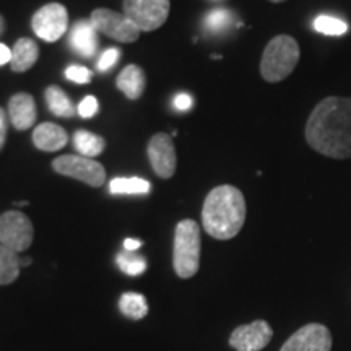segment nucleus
Wrapping results in <instances>:
<instances>
[{
    "label": "nucleus",
    "instance_id": "nucleus-12",
    "mask_svg": "<svg viewBox=\"0 0 351 351\" xmlns=\"http://www.w3.org/2000/svg\"><path fill=\"white\" fill-rule=\"evenodd\" d=\"M148 158L155 173L163 179L173 178L178 165L173 138L166 134H156L148 143Z\"/></svg>",
    "mask_w": 351,
    "mask_h": 351
},
{
    "label": "nucleus",
    "instance_id": "nucleus-25",
    "mask_svg": "<svg viewBox=\"0 0 351 351\" xmlns=\"http://www.w3.org/2000/svg\"><path fill=\"white\" fill-rule=\"evenodd\" d=\"M116 262H117V267H119L125 275H130V276H138L147 270V261H145V257L137 256V254L134 252L125 251L122 254H117Z\"/></svg>",
    "mask_w": 351,
    "mask_h": 351
},
{
    "label": "nucleus",
    "instance_id": "nucleus-26",
    "mask_svg": "<svg viewBox=\"0 0 351 351\" xmlns=\"http://www.w3.org/2000/svg\"><path fill=\"white\" fill-rule=\"evenodd\" d=\"M93 73L90 72L86 67H82V65H70L65 70V78L73 83H78V85H83V83H90Z\"/></svg>",
    "mask_w": 351,
    "mask_h": 351
},
{
    "label": "nucleus",
    "instance_id": "nucleus-21",
    "mask_svg": "<svg viewBox=\"0 0 351 351\" xmlns=\"http://www.w3.org/2000/svg\"><path fill=\"white\" fill-rule=\"evenodd\" d=\"M21 270L19 254L0 244V285H10L19 278Z\"/></svg>",
    "mask_w": 351,
    "mask_h": 351
},
{
    "label": "nucleus",
    "instance_id": "nucleus-15",
    "mask_svg": "<svg viewBox=\"0 0 351 351\" xmlns=\"http://www.w3.org/2000/svg\"><path fill=\"white\" fill-rule=\"evenodd\" d=\"M70 46L82 57L95 56L98 49V32L90 20H80L70 32Z\"/></svg>",
    "mask_w": 351,
    "mask_h": 351
},
{
    "label": "nucleus",
    "instance_id": "nucleus-31",
    "mask_svg": "<svg viewBox=\"0 0 351 351\" xmlns=\"http://www.w3.org/2000/svg\"><path fill=\"white\" fill-rule=\"evenodd\" d=\"M8 62H12V49L0 43V67Z\"/></svg>",
    "mask_w": 351,
    "mask_h": 351
},
{
    "label": "nucleus",
    "instance_id": "nucleus-9",
    "mask_svg": "<svg viewBox=\"0 0 351 351\" xmlns=\"http://www.w3.org/2000/svg\"><path fill=\"white\" fill-rule=\"evenodd\" d=\"M32 28L38 38L56 43L69 28V12L62 3H47L39 8L32 19Z\"/></svg>",
    "mask_w": 351,
    "mask_h": 351
},
{
    "label": "nucleus",
    "instance_id": "nucleus-7",
    "mask_svg": "<svg viewBox=\"0 0 351 351\" xmlns=\"http://www.w3.org/2000/svg\"><path fill=\"white\" fill-rule=\"evenodd\" d=\"M91 25L98 33L119 43H134L140 38L138 26L124 13H117L109 8H96L90 16Z\"/></svg>",
    "mask_w": 351,
    "mask_h": 351
},
{
    "label": "nucleus",
    "instance_id": "nucleus-36",
    "mask_svg": "<svg viewBox=\"0 0 351 351\" xmlns=\"http://www.w3.org/2000/svg\"><path fill=\"white\" fill-rule=\"evenodd\" d=\"M270 2H275V3H280V2H285V0H270Z\"/></svg>",
    "mask_w": 351,
    "mask_h": 351
},
{
    "label": "nucleus",
    "instance_id": "nucleus-35",
    "mask_svg": "<svg viewBox=\"0 0 351 351\" xmlns=\"http://www.w3.org/2000/svg\"><path fill=\"white\" fill-rule=\"evenodd\" d=\"M15 205H19V207H26V205H28V202H16Z\"/></svg>",
    "mask_w": 351,
    "mask_h": 351
},
{
    "label": "nucleus",
    "instance_id": "nucleus-27",
    "mask_svg": "<svg viewBox=\"0 0 351 351\" xmlns=\"http://www.w3.org/2000/svg\"><path fill=\"white\" fill-rule=\"evenodd\" d=\"M119 57H121V51L116 49V47H111V49L104 51L103 54H101L98 64H96V69L103 73L108 72V70H111L114 65L117 64Z\"/></svg>",
    "mask_w": 351,
    "mask_h": 351
},
{
    "label": "nucleus",
    "instance_id": "nucleus-24",
    "mask_svg": "<svg viewBox=\"0 0 351 351\" xmlns=\"http://www.w3.org/2000/svg\"><path fill=\"white\" fill-rule=\"evenodd\" d=\"M314 29L326 36H343L348 32V25L343 20L330 15H320L314 20Z\"/></svg>",
    "mask_w": 351,
    "mask_h": 351
},
{
    "label": "nucleus",
    "instance_id": "nucleus-16",
    "mask_svg": "<svg viewBox=\"0 0 351 351\" xmlns=\"http://www.w3.org/2000/svg\"><path fill=\"white\" fill-rule=\"evenodd\" d=\"M116 85L129 99H138L143 95L145 85H147L143 69L135 64L127 65L117 77Z\"/></svg>",
    "mask_w": 351,
    "mask_h": 351
},
{
    "label": "nucleus",
    "instance_id": "nucleus-20",
    "mask_svg": "<svg viewBox=\"0 0 351 351\" xmlns=\"http://www.w3.org/2000/svg\"><path fill=\"white\" fill-rule=\"evenodd\" d=\"M234 25V15L228 8H213L204 16V29L208 34L226 33Z\"/></svg>",
    "mask_w": 351,
    "mask_h": 351
},
{
    "label": "nucleus",
    "instance_id": "nucleus-32",
    "mask_svg": "<svg viewBox=\"0 0 351 351\" xmlns=\"http://www.w3.org/2000/svg\"><path fill=\"white\" fill-rule=\"evenodd\" d=\"M142 241L140 239H132V238H127L125 241H124V249L127 252H135L137 251V249H140L142 247Z\"/></svg>",
    "mask_w": 351,
    "mask_h": 351
},
{
    "label": "nucleus",
    "instance_id": "nucleus-5",
    "mask_svg": "<svg viewBox=\"0 0 351 351\" xmlns=\"http://www.w3.org/2000/svg\"><path fill=\"white\" fill-rule=\"evenodd\" d=\"M56 173L78 179L91 187H101L106 182V169L98 161L82 155H62L52 161Z\"/></svg>",
    "mask_w": 351,
    "mask_h": 351
},
{
    "label": "nucleus",
    "instance_id": "nucleus-33",
    "mask_svg": "<svg viewBox=\"0 0 351 351\" xmlns=\"http://www.w3.org/2000/svg\"><path fill=\"white\" fill-rule=\"evenodd\" d=\"M32 258L29 257H25V258H20V265H21V269H23V267H28V265H32Z\"/></svg>",
    "mask_w": 351,
    "mask_h": 351
},
{
    "label": "nucleus",
    "instance_id": "nucleus-28",
    "mask_svg": "<svg viewBox=\"0 0 351 351\" xmlns=\"http://www.w3.org/2000/svg\"><path fill=\"white\" fill-rule=\"evenodd\" d=\"M98 99H96L95 96H86V98H83L82 103L78 104V114H80L83 119H90V117H93L96 111H98Z\"/></svg>",
    "mask_w": 351,
    "mask_h": 351
},
{
    "label": "nucleus",
    "instance_id": "nucleus-3",
    "mask_svg": "<svg viewBox=\"0 0 351 351\" xmlns=\"http://www.w3.org/2000/svg\"><path fill=\"white\" fill-rule=\"evenodd\" d=\"M300 44L288 34L271 39L263 49L261 60V75L263 80L276 83L288 78L300 62Z\"/></svg>",
    "mask_w": 351,
    "mask_h": 351
},
{
    "label": "nucleus",
    "instance_id": "nucleus-8",
    "mask_svg": "<svg viewBox=\"0 0 351 351\" xmlns=\"http://www.w3.org/2000/svg\"><path fill=\"white\" fill-rule=\"evenodd\" d=\"M124 15L140 32H155L169 15V0H124Z\"/></svg>",
    "mask_w": 351,
    "mask_h": 351
},
{
    "label": "nucleus",
    "instance_id": "nucleus-19",
    "mask_svg": "<svg viewBox=\"0 0 351 351\" xmlns=\"http://www.w3.org/2000/svg\"><path fill=\"white\" fill-rule=\"evenodd\" d=\"M44 98H46V104L49 108V111L57 117H72L75 114V109H73V104L67 93L59 86H49L44 93Z\"/></svg>",
    "mask_w": 351,
    "mask_h": 351
},
{
    "label": "nucleus",
    "instance_id": "nucleus-11",
    "mask_svg": "<svg viewBox=\"0 0 351 351\" xmlns=\"http://www.w3.org/2000/svg\"><path fill=\"white\" fill-rule=\"evenodd\" d=\"M274 330L265 320H256L234 328L230 337V345L236 351H261L270 343Z\"/></svg>",
    "mask_w": 351,
    "mask_h": 351
},
{
    "label": "nucleus",
    "instance_id": "nucleus-6",
    "mask_svg": "<svg viewBox=\"0 0 351 351\" xmlns=\"http://www.w3.org/2000/svg\"><path fill=\"white\" fill-rule=\"evenodd\" d=\"M33 238V223L25 213L10 210L0 215V244L20 254L32 245Z\"/></svg>",
    "mask_w": 351,
    "mask_h": 351
},
{
    "label": "nucleus",
    "instance_id": "nucleus-17",
    "mask_svg": "<svg viewBox=\"0 0 351 351\" xmlns=\"http://www.w3.org/2000/svg\"><path fill=\"white\" fill-rule=\"evenodd\" d=\"M39 57L38 44L29 38H21L12 47V62L10 67L13 72L23 73L36 64Z\"/></svg>",
    "mask_w": 351,
    "mask_h": 351
},
{
    "label": "nucleus",
    "instance_id": "nucleus-14",
    "mask_svg": "<svg viewBox=\"0 0 351 351\" xmlns=\"http://www.w3.org/2000/svg\"><path fill=\"white\" fill-rule=\"evenodd\" d=\"M69 142V135L65 129L54 122H43L36 125L33 132V143L41 152H59Z\"/></svg>",
    "mask_w": 351,
    "mask_h": 351
},
{
    "label": "nucleus",
    "instance_id": "nucleus-23",
    "mask_svg": "<svg viewBox=\"0 0 351 351\" xmlns=\"http://www.w3.org/2000/svg\"><path fill=\"white\" fill-rule=\"evenodd\" d=\"M119 309L127 319L140 320L148 314V304L140 293H124L119 300Z\"/></svg>",
    "mask_w": 351,
    "mask_h": 351
},
{
    "label": "nucleus",
    "instance_id": "nucleus-22",
    "mask_svg": "<svg viewBox=\"0 0 351 351\" xmlns=\"http://www.w3.org/2000/svg\"><path fill=\"white\" fill-rule=\"evenodd\" d=\"M109 191L114 195L148 194L152 191V184L142 178H116L109 184Z\"/></svg>",
    "mask_w": 351,
    "mask_h": 351
},
{
    "label": "nucleus",
    "instance_id": "nucleus-10",
    "mask_svg": "<svg viewBox=\"0 0 351 351\" xmlns=\"http://www.w3.org/2000/svg\"><path fill=\"white\" fill-rule=\"evenodd\" d=\"M332 333L322 324H307L285 341L280 351H330Z\"/></svg>",
    "mask_w": 351,
    "mask_h": 351
},
{
    "label": "nucleus",
    "instance_id": "nucleus-34",
    "mask_svg": "<svg viewBox=\"0 0 351 351\" xmlns=\"http://www.w3.org/2000/svg\"><path fill=\"white\" fill-rule=\"evenodd\" d=\"M3 32H5V20H3V16L0 15V36H2Z\"/></svg>",
    "mask_w": 351,
    "mask_h": 351
},
{
    "label": "nucleus",
    "instance_id": "nucleus-18",
    "mask_svg": "<svg viewBox=\"0 0 351 351\" xmlns=\"http://www.w3.org/2000/svg\"><path fill=\"white\" fill-rule=\"evenodd\" d=\"M73 147L82 156L95 158L101 155L106 148V142L103 137L88 130H77L73 134Z\"/></svg>",
    "mask_w": 351,
    "mask_h": 351
},
{
    "label": "nucleus",
    "instance_id": "nucleus-30",
    "mask_svg": "<svg viewBox=\"0 0 351 351\" xmlns=\"http://www.w3.org/2000/svg\"><path fill=\"white\" fill-rule=\"evenodd\" d=\"M7 132H8V116L5 109L0 108V150H2L3 145H5Z\"/></svg>",
    "mask_w": 351,
    "mask_h": 351
},
{
    "label": "nucleus",
    "instance_id": "nucleus-13",
    "mask_svg": "<svg viewBox=\"0 0 351 351\" xmlns=\"http://www.w3.org/2000/svg\"><path fill=\"white\" fill-rule=\"evenodd\" d=\"M8 119L16 130H28L38 119L34 98L28 93H16L8 101Z\"/></svg>",
    "mask_w": 351,
    "mask_h": 351
},
{
    "label": "nucleus",
    "instance_id": "nucleus-29",
    "mask_svg": "<svg viewBox=\"0 0 351 351\" xmlns=\"http://www.w3.org/2000/svg\"><path fill=\"white\" fill-rule=\"evenodd\" d=\"M192 106H194V99H192L191 95L179 93L174 98V108L178 109V111H189Z\"/></svg>",
    "mask_w": 351,
    "mask_h": 351
},
{
    "label": "nucleus",
    "instance_id": "nucleus-2",
    "mask_svg": "<svg viewBox=\"0 0 351 351\" xmlns=\"http://www.w3.org/2000/svg\"><path fill=\"white\" fill-rule=\"evenodd\" d=\"M245 221V200L234 186H218L205 199L202 208L204 230L219 241L232 239L239 234Z\"/></svg>",
    "mask_w": 351,
    "mask_h": 351
},
{
    "label": "nucleus",
    "instance_id": "nucleus-1",
    "mask_svg": "<svg viewBox=\"0 0 351 351\" xmlns=\"http://www.w3.org/2000/svg\"><path fill=\"white\" fill-rule=\"evenodd\" d=\"M306 140L324 156L351 158V98L328 96L320 101L307 119Z\"/></svg>",
    "mask_w": 351,
    "mask_h": 351
},
{
    "label": "nucleus",
    "instance_id": "nucleus-4",
    "mask_svg": "<svg viewBox=\"0 0 351 351\" xmlns=\"http://www.w3.org/2000/svg\"><path fill=\"white\" fill-rule=\"evenodd\" d=\"M200 226L194 219H182L174 231L173 265L179 278H192L200 267Z\"/></svg>",
    "mask_w": 351,
    "mask_h": 351
}]
</instances>
